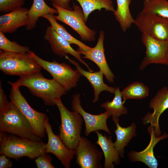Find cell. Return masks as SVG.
I'll return each instance as SVG.
<instances>
[{
    "label": "cell",
    "mask_w": 168,
    "mask_h": 168,
    "mask_svg": "<svg viewBox=\"0 0 168 168\" xmlns=\"http://www.w3.org/2000/svg\"><path fill=\"white\" fill-rule=\"evenodd\" d=\"M58 14L57 10L49 6L44 0H33L27 13V22L26 28L30 30L36 26L39 18L47 14Z\"/></svg>",
    "instance_id": "7402d4cb"
},
{
    "label": "cell",
    "mask_w": 168,
    "mask_h": 168,
    "mask_svg": "<svg viewBox=\"0 0 168 168\" xmlns=\"http://www.w3.org/2000/svg\"><path fill=\"white\" fill-rule=\"evenodd\" d=\"M44 38L48 42L54 54L61 57H65L68 54H69L85 65L89 71L93 72L88 64L82 59L80 54L74 49L71 46V44L58 33L51 26L47 27Z\"/></svg>",
    "instance_id": "2e32d148"
},
{
    "label": "cell",
    "mask_w": 168,
    "mask_h": 168,
    "mask_svg": "<svg viewBox=\"0 0 168 168\" xmlns=\"http://www.w3.org/2000/svg\"><path fill=\"white\" fill-rule=\"evenodd\" d=\"M150 0H144V5L146 4Z\"/></svg>",
    "instance_id": "e575fe53"
},
{
    "label": "cell",
    "mask_w": 168,
    "mask_h": 168,
    "mask_svg": "<svg viewBox=\"0 0 168 168\" xmlns=\"http://www.w3.org/2000/svg\"><path fill=\"white\" fill-rule=\"evenodd\" d=\"M28 9L21 7L0 16V31L5 34L15 32L19 28L26 26Z\"/></svg>",
    "instance_id": "d6986e66"
},
{
    "label": "cell",
    "mask_w": 168,
    "mask_h": 168,
    "mask_svg": "<svg viewBox=\"0 0 168 168\" xmlns=\"http://www.w3.org/2000/svg\"><path fill=\"white\" fill-rule=\"evenodd\" d=\"M54 4L63 9L72 11L73 9L70 6V3L71 0H49Z\"/></svg>",
    "instance_id": "d6a6232c"
},
{
    "label": "cell",
    "mask_w": 168,
    "mask_h": 168,
    "mask_svg": "<svg viewBox=\"0 0 168 168\" xmlns=\"http://www.w3.org/2000/svg\"><path fill=\"white\" fill-rule=\"evenodd\" d=\"M80 95L77 94L73 96L72 109L79 113L82 117L85 123L84 134L88 136L92 132L99 130L104 131L109 134H111L107 124V120L111 116L106 111L97 115L90 114L84 110L81 105Z\"/></svg>",
    "instance_id": "7c38bea8"
},
{
    "label": "cell",
    "mask_w": 168,
    "mask_h": 168,
    "mask_svg": "<svg viewBox=\"0 0 168 168\" xmlns=\"http://www.w3.org/2000/svg\"><path fill=\"white\" fill-rule=\"evenodd\" d=\"M116 126L114 133L116 139L114 142L115 148L118 153L120 157H124V148L127 146L131 139L137 135L136 133V125L135 123H133L128 127H123L119 123V118H112Z\"/></svg>",
    "instance_id": "44dd1931"
},
{
    "label": "cell",
    "mask_w": 168,
    "mask_h": 168,
    "mask_svg": "<svg viewBox=\"0 0 168 168\" xmlns=\"http://www.w3.org/2000/svg\"><path fill=\"white\" fill-rule=\"evenodd\" d=\"M114 94V96L112 101H106L100 105L112 116V118H119L128 113L127 109L124 105L125 102L122 100V97L119 87L115 88Z\"/></svg>",
    "instance_id": "d4e9b609"
},
{
    "label": "cell",
    "mask_w": 168,
    "mask_h": 168,
    "mask_svg": "<svg viewBox=\"0 0 168 168\" xmlns=\"http://www.w3.org/2000/svg\"><path fill=\"white\" fill-rule=\"evenodd\" d=\"M142 11L156 14L168 19V1L150 0L144 5Z\"/></svg>",
    "instance_id": "83f0119b"
},
{
    "label": "cell",
    "mask_w": 168,
    "mask_h": 168,
    "mask_svg": "<svg viewBox=\"0 0 168 168\" xmlns=\"http://www.w3.org/2000/svg\"><path fill=\"white\" fill-rule=\"evenodd\" d=\"M98 139L96 143L101 148L105 157L104 168H114V165L120 164L119 155L115 148L114 142L112 141L110 136L107 137L105 135L96 131Z\"/></svg>",
    "instance_id": "ffe728a7"
},
{
    "label": "cell",
    "mask_w": 168,
    "mask_h": 168,
    "mask_svg": "<svg viewBox=\"0 0 168 168\" xmlns=\"http://www.w3.org/2000/svg\"><path fill=\"white\" fill-rule=\"evenodd\" d=\"M45 152L36 158L35 160L38 168H54L51 163L52 158Z\"/></svg>",
    "instance_id": "4dcf8cb0"
},
{
    "label": "cell",
    "mask_w": 168,
    "mask_h": 168,
    "mask_svg": "<svg viewBox=\"0 0 168 168\" xmlns=\"http://www.w3.org/2000/svg\"><path fill=\"white\" fill-rule=\"evenodd\" d=\"M147 131L150 136V140L147 147L141 152L130 151L128 156L132 162H142L150 168H157L158 163L154 155V148L159 141L167 138L168 135L164 132L161 136H156L154 128L151 125L147 128Z\"/></svg>",
    "instance_id": "e0dca14e"
},
{
    "label": "cell",
    "mask_w": 168,
    "mask_h": 168,
    "mask_svg": "<svg viewBox=\"0 0 168 168\" xmlns=\"http://www.w3.org/2000/svg\"><path fill=\"white\" fill-rule=\"evenodd\" d=\"M134 24L142 34L154 38L168 41V19L158 15L142 11Z\"/></svg>",
    "instance_id": "9c48e42d"
},
{
    "label": "cell",
    "mask_w": 168,
    "mask_h": 168,
    "mask_svg": "<svg viewBox=\"0 0 168 168\" xmlns=\"http://www.w3.org/2000/svg\"><path fill=\"white\" fill-rule=\"evenodd\" d=\"M56 105L59 111L61 119L58 135L68 148L74 150L81 137L83 119L77 112L69 110L62 103L61 99L56 101Z\"/></svg>",
    "instance_id": "277c9868"
},
{
    "label": "cell",
    "mask_w": 168,
    "mask_h": 168,
    "mask_svg": "<svg viewBox=\"0 0 168 168\" xmlns=\"http://www.w3.org/2000/svg\"><path fill=\"white\" fill-rule=\"evenodd\" d=\"M9 102L7 97L2 88L1 82L0 84V111L5 108L9 105Z\"/></svg>",
    "instance_id": "1f68e13d"
},
{
    "label": "cell",
    "mask_w": 168,
    "mask_h": 168,
    "mask_svg": "<svg viewBox=\"0 0 168 168\" xmlns=\"http://www.w3.org/2000/svg\"><path fill=\"white\" fill-rule=\"evenodd\" d=\"M76 163L81 168H101L103 156L96 146L86 138L81 137L74 150Z\"/></svg>",
    "instance_id": "8fae6325"
},
{
    "label": "cell",
    "mask_w": 168,
    "mask_h": 168,
    "mask_svg": "<svg viewBox=\"0 0 168 168\" xmlns=\"http://www.w3.org/2000/svg\"><path fill=\"white\" fill-rule=\"evenodd\" d=\"M31 56L52 76L66 91L76 86L81 75L76 70L64 63H58L56 60L49 62L44 60L36 55L33 52H28Z\"/></svg>",
    "instance_id": "8992f818"
},
{
    "label": "cell",
    "mask_w": 168,
    "mask_h": 168,
    "mask_svg": "<svg viewBox=\"0 0 168 168\" xmlns=\"http://www.w3.org/2000/svg\"><path fill=\"white\" fill-rule=\"evenodd\" d=\"M42 17L46 19L50 23L52 28L70 44L76 45L78 46V48L86 51H88L91 48L69 33L63 26L58 23L54 14H47L43 15Z\"/></svg>",
    "instance_id": "484cf974"
},
{
    "label": "cell",
    "mask_w": 168,
    "mask_h": 168,
    "mask_svg": "<svg viewBox=\"0 0 168 168\" xmlns=\"http://www.w3.org/2000/svg\"><path fill=\"white\" fill-rule=\"evenodd\" d=\"M69 61L74 65L76 68V70L81 75L85 77L92 86L94 91V97L92 100L93 103L97 102L100 92L106 91L111 93H114L115 88L107 86L104 82L103 72L101 70L95 72L87 71L82 68L79 64L74 60L69 58L67 55L65 57Z\"/></svg>",
    "instance_id": "ac0fdd59"
},
{
    "label": "cell",
    "mask_w": 168,
    "mask_h": 168,
    "mask_svg": "<svg viewBox=\"0 0 168 168\" xmlns=\"http://www.w3.org/2000/svg\"><path fill=\"white\" fill-rule=\"evenodd\" d=\"M142 41L146 51L139 65L140 70H142L152 63L168 66V41L156 39L143 34H142Z\"/></svg>",
    "instance_id": "30bf717a"
},
{
    "label": "cell",
    "mask_w": 168,
    "mask_h": 168,
    "mask_svg": "<svg viewBox=\"0 0 168 168\" xmlns=\"http://www.w3.org/2000/svg\"><path fill=\"white\" fill-rule=\"evenodd\" d=\"M117 7L114 12L116 20L119 23L121 29L124 32L129 29L135 19L130 11L129 5L132 0H116Z\"/></svg>",
    "instance_id": "603a6c76"
},
{
    "label": "cell",
    "mask_w": 168,
    "mask_h": 168,
    "mask_svg": "<svg viewBox=\"0 0 168 168\" xmlns=\"http://www.w3.org/2000/svg\"><path fill=\"white\" fill-rule=\"evenodd\" d=\"M45 127L48 138L45 152L53 154L60 160L64 167L70 168L71 162L74 158V150L68 148L59 135L53 133L48 117L45 121Z\"/></svg>",
    "instance_id": "4fadbf2b"
},
{
    "label": "cell",
    "mask_w": 168,
    "mask_h": 168,
    "mask_svg": "<svg viewBox=\"0 0 168 168\" xmlns=\"http://www.w3.org/2000/svg\"><path fill=\"white\" fill-rule=\"evenodd\" d=\"M46 144L6 134L0 131V153L16 159L24 156L36 158L45 152Z\"/></svg>",
    "instance_id": "7a4b0ae2"
},
{
    "label": "cell",
    "mask_w": 168,
    "mask_h": 168,
    "mask_svg": "<svg viewBox=\"0 0 168 168\" xmlns=\"http://www.w3.org/2000/svg\"><path fill=\"white\" fill-rule=\"evenodd\" d=\"M13 84L20 87L28 88L34 96L42 99L46 105L54 106L56 101L66 93L64 89L54 79L44 77L40 72L29 76L20 77Z\"/></svg>",
    "instance_id": "6da1fadb"
},
{
    "label": "cell",
    "mask_w": 168,
    "mask_h": 168,
    "mask_svg": "<svg viewBox=\"0 0 168 168\" xmlns=\"http://www.w3.org/2000/svg\"><path fill=\"white\" fill-rule=\"evenodd\" d=\"M0 49L4 52L21 54L27 53L30 51L28 47L21 45L15 41L10 40L0 31Z\"/></svg>",
    "instance_id": "f1b7e54d"
},
{
    "label": "cell",
    "mask_w": 168,
    "mask_h": 168,
    "mask_svg": "<svg viewBox=\"0 0 168 168\" xmlns=\"http://www.w3.org/2000/svg\"><path fill=\"white\" fill-rule=\"evenodd\" d=\"M25 0H0V12L7 13L21 7Z\"/></svg>",
    "instance_id": "f546056e"
},
{
    "label": "cell",
    "mask_w": 168,
    "mask_h": 168,
    "mask_svg": "<svg viewBox=\"0 0 168 168\" xmlns=\"http://www.w3.org/2000/svg\"><path fill=\"white\" fill-rule=\"evenodd\" d=\"M149 89L142 82H135L130 84L121 91L124 101L128 99H141L147 96Z\"/></svg>",
    "instance_id": "4316f807"
},
{
    "label": "cell",
    "mask_w": 168,
    "mask_h": 168,
    "mask_svg": "<svg viewBox=\"0 0 168 168\" xmlns=\"http://www.w3.org/2000/svg\"><path fill=\"white\" fill-rule=\"evenodd\" d=\"M149 107L153 111L147 113L142 119V123L146 125L150 124L154 128L156 136H160L161 133L159 121L161 114L168 108V87H162L151 100Z\"/></svg>",
    "instance_id": "5bb4252c"
},
{
    "label": "cell",
    "mask_w": 168,
    "mask_h": 168,
    "mask_svg": "<svg viewBox=\"0 0 168 168\" xmlns=\"http://www.w3.org/2000/svg\"><path fill=\"white\" fill-rule=\"evenodd\" d=\"M104 32L101 30L99 32L97 43L94 47H91L87 51L78 48L77 51L80 54L84 55L82 58L90 60L96 63L99 67L100 70L103 72L107 81L109 82L112 83L115 77L110 69L105 57L104 47Z\"/></svg>",
    "instance_id": "9a60e30c"
},
{
    "label": "cell",
    "mask_w": 168,
    "mask_h": 168,
    "mask_svg": "<svg viewBox=\"0 0 168 168\" xmlns=\"http://www.w3.org/2000/svg\"><path fill=\"white\" fill-rule=\"evenodd\" d=\"M12 86L9 97L12 102L19 110L29 121L33 132L40 138L45 136V122L48 117L43 113L35 110L29 105L21 93L19 87L10 81Z\"/></svg>",
    "instance_id": "52a82bcc"
},
{
    "label": "cell",
    "mask_w": 168,
    "mask_h": 168,
    "mask_svg": "<svg viewBox=\"0 0 168 168\" xmlns=\"http://www.w3.org/2000/svg\"><path fill=\"white\" fill-rule=\"evenodd\" d=\"M82 8L84 20L86 23L89 15L96 10L100 11L104 8L106 11L114 12L115 10L111 0H75Z\"/></svg>",
    "instance_id": "cb8c5ba5"
},
{
    "label": "cell",
    "mask_w": 168,
    "mask_h": 168,
    "mask_svg": "<svg viewBox=\"0 0 168 168\" xmlns=\"http://www.w3.org/2000/svg\"><path fill=\"white\" fill-rule=\"evenodd\" d=\"M58 11V15H54L55 19L70 26L86 42H94L96 31L89 28L86 24L82 8L74 4L73 10H66L52 3Z\"/></svg>",
    "instance_id": "ba28073f"
},
{
    "label": "cell",
    "mask_w": 168,
    "mask_h": 168,
    "mask_svg": "<svg viewBox=\"0 0 168 168\" xmlns=\"http://www.w3.org/2000/svg\"><path fill=\"white\" fill-rule=\"evenodd\" d=\"M41 68L29 53L0 51V69L5 74L24 77L40 72Z\"/></svg>",
    "instance_id": "5b68a950"
},
{
    "label": "cell",
    "mask_w": 168,
    "mask_h": 168,
    "mask_svg": "<svg viewBox=\"0 0 168 168\" xmlns=\"http://www.w3.org/2000/svg\"><path fill=\"white\" fill-rule=\"evenodd\" d=\"M12 161L3 154L0 156V168H10L12 167Z\"/></svg>",
    "instance_id": "836d02e7"
},
{
    "label": "cell",
    "mask_w": 168,
    "mask_h": 168,
    "mask_svg": "<svg viewBox=\"0 0 168 168\" xmlns=\"http://www.w3.org/2000/svg\"><path fill=\"white\" fill-rule=\"evenodd\" d=\"M0 130L28 140L40 141V138L33 132L26 118L11 101L0 111Z\"/></svg>",
    "instance_id": "3957f363"
}]
</instances>
